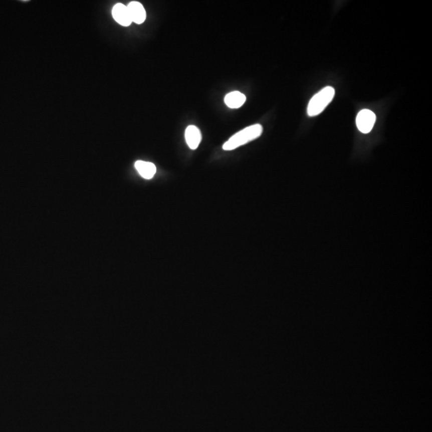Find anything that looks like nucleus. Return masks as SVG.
<instances>
[{"instance_id":"f257e3e1","label":"nucleus","mask_w":432,"mask_h":432,"mask_svg":"<svg viewBox=\"0 0 432 432\" xmlns=\"http://www.w3.org/2000/svg\"><path fill=\"white\" fill-rule=\"evenodd\" d=\"M263 133V127L260 124H255L244 128L242 131L235 134L223 146L224 151H232L251 141L258 139Z\"/></svg>"},{"instance_id":"f03ea898","label":"nucleus","mask_w":432,"mask_h":432,"mask_svg":"<svg viewBox=\"0 0 432 432\" xmlns=\"http://www.w3.org/2000/svg\"><path fill=\"white\" fill-rule=\"evenodd\" d=\"M335 92L333 87H326L314 95L307 106V115L314 117L321 114L333 100Z\"/></svg>"},{"instance_id":"7ed1b4c3","label":"nucleus","mask_w":432,"mask_h":432,"mask_svg":"<svg viewBox=\"0 0 432 432\" xmlns=\"http://www.w3.org/2000/svg\"><path fill=\"white\" fill-rule=\"evenodd\" d=\"M375 120L376 116L374 112L368 109L362 110L357 115V128L363 134H367L373 129Z\"/></svg>"},{"instance_id":"20e7f679","label":"nucleus","mask_w":432,"mask_h":432,"mask_svg":"<svg viewBox=\"0 0 432 432\" xmlns=\"http://www.w3.org/2000/svg\"><path fill=\"white\" fill-rule=\"evenodd\" d=\"M112 16L114 20L123 27H128L131 25V16L127 7L123 4H116L112 9Z\"/></svg>"},{"instance_id":"39448f33","label":"nucleus","mask_w":432,"mask_h":432,"mask_svg":"<svg viewBox=\"0 0 432 432\" xmlns=\"http://www.w3.org/2000/svg\"><path fill=\"white\" fill-rule=\"evenodd\" d=\"M131 21L137 24H143L147 18V13L143 5L139 2H131L127 5Z\"/></svg>"},{"instance_id":"423d86ee","label":"nucleus","mask_w":432,"mask_h":432,"mask_svg":"<svg viewBox=\"0 0 432 432\" xmlns=\"http://www.w3.org/2000/svg\"><path fill=\"white\" fill-rule=\"evenodd\" d=\"M185 139L188 147L192 150L198 148V145L202 139V135L198 127L190 125L186 127L185 131Z\"/></svg>"},{"instance_id":"0eeeda50","label":"nucleus","mask_w":432,"mask_h":432,"mask_svg":"<svg viewBox=\"0 0 432 432\" xmlns=\"http://www.w3.org/2000/svg\"><path fill=\"white\" fill-rule=\"evenodd\" d=\"M135 167L137 171L139 172L141 176L146 179H151L154 177L156 173V167L155 164L145 161H137L135 163Z\"/></svg>"},{"instance_id":"6e6552de","label":"nucleus","mask_w":432,"mask_h":432,"mask_svg":"<svg viewBox=\"0 0 432 432\" xmlns=\"http://www.w3.org/2000/svg\"><path fill=\"white\" fill-rule=\"evenodd\" d=\"M224 102L230 108H240L246 102V96L240 91H232L225 96Z\"/></svg>"}]
</instances>
